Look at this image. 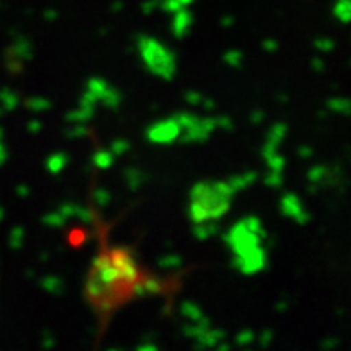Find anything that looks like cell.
<instances>
[{
  "label": "cell",
  "mask_w": 351,
  "mask_h": 351,
  "mask_svg": "<svg viewBox=\"0 0 351 351\" xmlns=\"http://www.w3.org/2000/svg\"><path fill=\"white\" fill-rule=\"evenodd\" d=\"M42 346L45 348V350H52V348L56 346V339H54V335H52L51 332H45V333H43Z\"/></svg>",
  "instance_id": "42"
},
{
  "label": "cell",
  "mask_w": 351,
  "mask_h": 351,
  "mask_svg": "<svg viewBox=\"0 0 351 351\" xmlns=\"http://www.w3.org/2000/svg\"><path fill=\"white\" fill-rule=\"evenodd\" d=\"M42 222L49 228H63L66 224V219L60 212H51L43 215Z\"/></svg>",
  "instance_id": "25"
},
{
  "label": "cell",
  "mask_w": 351,
  "mask_h": 351,
  "mask_svg": "<svg viewBox=\"0 0 351 351\" xmlns=\"http://www.w3.org/2000/svg\"><path fill=\"white\" fill-rule=\"evenodd\" d=\"M256 339V335H254L253 330H242V332L237 333V337H235V344L237 346H250V344H253V341Z\"/></svg>",
  "instance_id": "30"
},
{
  "label": "cell",
  "mask_w": 351,
  "mask_h": 351,
  "mask_svg": "<svg viewBox=\"0 0 351 351\" xmlns=\"http://www.w3.org/2000/svg\"><path fill=\"white\" fill-rule=\"evenodd\" d=\"M174 121L181 125V130L185 131L197 125L199 121H201V117H195L194 113H189V111H180V113L174 115Z\"/></svg>",
  "instance_id": "20"
},
{
  "label": "cell",
  "mask_w": 351,
  "mask_h": 351,
  "mask_svg": "<svg viewBox=\"0 0 351 351\" xmlns=\"http://www.w3.org/2000/svg\"><path fill=\"white\" fill-rule=\"evenodd\" d=\"M215 348H217L219 351H230L231 346H230V344H226V342H224V344H221V342H219V344Z\"/></svg>",
  "instance_id": "52"
},
{
  "label": "cell",
  "mask_w": 351,
  "mask_h": 351,
  "mask_svg": "<svg viewBox=\"0 0 351 351\" xmlns=\"http://www.w3.org/2000/svg\"><path fill=\"white\" fill-rule=\"evenodd\" d=\"M165 289V283L162 282V278L156 276H147L143 280H136V282L131 285L130 294L133 298H145V296H156L160 292H163Z\"/></svg>",
  "instance_id": "8"
},
{
  "label": "cell",
  "mask_w": 351,
  "mask_h": 351,
  "mask_svg": "<svg viewBox=\"0 0 351 351\" xmlns=\"http://www.w3.org/2000/svg\"><path fill=\"white\" fill-rule=\"evenodd\" d=\"M180 2H181V4H183V5H186V4H190L192 0H180Z\"/></svg>",
  "instance_id": "56"
},
{
  "label": "cell",
  "mask_w": 351,
  "mask_h": 351,
  "mask_svg": "<svg viewBox=\"0 0 351 351\" xmlns=\"http://www.w3.org/2000/svg\"><path fill=\"white\" fill-rule=\"evenodd\" d=\"M104 106L110 108V110H119V106H121V102H122V95L119 90H115L113 86H108L106 88V92L102 93V97L101 101Z\"/></svg>",
  "instance_id": "17"
},
{
  "label": "cell",
  "mask_w": 351,
  "mask_h": 351,
  "mask_svg": "<svg viewBox=\"0 0 351 351\" xmlns=\"http://www.w3.org/2000/svg\"><path fill=\"white\" fill-rule=\"evenodd\" d=\"M265 162H267V165L271 167V169H273V171H280L282 172V169H283V158L280 156V154H276L274 153L273 156H269V158H265Z\"/></svg>",
  "instance_id": "36"
},
{
  "label": "cell",
  "mask_w": 351,
  "mask_h": 351,
  "mask_svg": "<svg viewBox=\"0 0 351 351\" xmlns=\"http://www.w3.org/2000/svg\"><path fill=\"white\" fill-rule=\"evenodd\" d=\"M75 210H77V204L74 203H65V204H61V208H60V213L63 215V217L69 221V219H74L75 217Z\"/></svg>",
  "instance_id": "38"
},
{
  "label": "cell",
  "mask_w": 351,
  "mask_h": 351,
  "mask_svg": "<svg viewBox=\"0 0 351 351\" xmlns=\"http://www.w3.org/2000/svg\"><path fill=\"white\" fill-rule=\"evenodd\" d=\"M11 51H13L14 56H19L22 61H29L33 58V43L29 42L27 38H20Z\"/></svg>",
  "instance_id": "19"
},
{
  "label": "cell",
  "mask_w": 351,
  "mask_h": 351,
  "mask_svg": "<svg viewBox=\"0 0 351 351\" xmlns=\"http://www.w3.org/2000/svg\"><path fill=\"white\" fill-rule=\"evenodd\" d=\"M180 312L183 317L189 319L190 323H195V321H199V319L203 317V310H201V306L192 303V301H183L180 306Z\"/></svg>",
  "instance_id": "18"
},
{
  "label": "cell",
  "mask_w": 351,
  "mask_h": 351,
  "mask_svg": "<svg viewBox=\"0 0 351 351\" xmlns=\"http://www.w3.org/2000/svg\"><path fill=\"white\" fill-rule=\"evenodd\" d=\"M5 156H8V154H5L4 147H2V145H0V165H2V163L5 162Z\"/></svg>",
  "instance_id": "54"
},
{
  "label": "cell",
  "mask_w": 351,
  "mask_h": 351,
  "mask_svg": "<svg viewBox=\"0 0 351 351\" xmlns=\"http://www.w3.org/2000/svg\"><path fill=\"white\" fill-rule=\"evenodd\" d=\"M27 108L31 111H38V113H42V111H47V110H51L52 108V102L49 101L47 97H31L27 99Z\"/></svg>",
  "instance_id": "24"
},
{
  "label": "cell",
  "mask_w": 351,
  "mask_h": 351,
  "mask_svg": "<svg viewBox=\"0 0 351 351\" xmlns=\"http://www.w3.org/2000/svg\"><path fill=\"white\" fill-rule=\"evenodd\" d=\"M92 163L97 167V169L106 171V169H111L113 163H115V154L111 153V151H106V149H99L97 153H93Z\"/></svg>",
  "instance_id": "15"
},
{
  "label": "cell",
  "mask_w": 351,
  "mask_h": 351,
  "mask_svg": "<svg viewBox=\"0 0 351 351\" xmlns=\"http://www.w3.org/2000/svg\"><path fill=\"white\" fill-rule=\"evenodd\" d=\"M66 163H69V156H66L65 153H54L47 158L45 167L51 174H60V172L66 167Z\"/></svg>",
  "instance_id": "16"
},
{
  "label": "cell",
  "mask_w": 351,
  "mask_h": 351,
  "mask_svg": "<svg viewBox=\"0 0 351 351\" xmlns=\"http://www.w3.org/2000/svg\"><path fill=\"white\" fill-rule=\"evenodd\" d=\"M47 258H49V254H47V253H42V260H43V262H45Z\"/></svg>",
  "instance_id": "57"
},
{
  "label": "cell",
  "mask_w": 351,
  "mask_h": 351,
  "mask_svg": "<svg viewBox=\"0 0 351 351\" xmlns=\"http://www.w3.org/2000/svg\"><path fill=\"white\" fill-rule=\"evenodd\" d=\"M124 178L130 190H133V192H136L143 185V181H145V174L140 169H136V167H128L124 171Z\"/></svg>",
  "instance_id": "14"
},
{
  "label": "cell",
  "mask_w": 351,
  "mask_h": 351,
  "mask_svg": "<svg viewBox=\"0 0 351 351\" xmlns=\"http://www.w3.org/2000/svg\"><path fill=\"white\" fill-rule=\"evenodd\" d=\"M23 235H25V231L23 228L16 226L13 231H11V237H10V244L13 250H20L23 245Z\"/></svg>",
  "instance_id": "32"
},
{
  "label": "cell",
  "mask_w": 351,
  "mask_h": 351,
  "mask_svg": "<svg viewBox=\"0 0 351 351\" xmlns=\"http://www.w3.org/2000/svg\"><path fill=\"white\" fill-rule=\"evenodd\" d=\"M224 242L230 245L233 254H244L260 245L262 239L241 221L230 228V231L224 235Z\"/></svg>",
  "instance_id": "4"
},
{
  "label": "cell",
  "mask_w": 351,
  "mask_h": 351,
  "mask_svg": "<svg viewBox=\"0 0 351 351\" xmlns=\"http://www.w3.org/2000/svg\"><path fill=\"white\" fill-rule=\"evenodd\" d=\"M251 122H253V124H262L263 122V119H265V113H263L262 110H254L253 113H251Z\"/></svg>",
  "instance_id": "44"
},
{
  "label": "cell",
  "mask_w": 351,
  "mask_h": 351,
  "mask_svg": "<svg viewBox=\"0 0 351 351\" xmlns=\"http://www.w3.org/2000/svg\"><path fill=\"white\" fill-rule=\"evenodd\" d=\"M93 203L97 204L99 208H104V206H108L111 201V194L110 190L106 189H95L93 190Z\"/></svg>",
  "instance_id": "28"
},
{
  "label": "cell",
  "mask_w": 351,
  "mask_h": 351,
  "mask_svg": "<svg viewBox=\"0 0 351 351\" xmlns=\"http://www.w3.org/2000/svg\"><path fill=\"white\" fill-rule=\"evenodd\" d=\"M0 97L5 102V108H8V110H13V108H16V104H19V97H16V93L13 92H2Z\"/></svg>",
  "instance_id": "37"
},
{
  "label": "cell",
  "mask_w": 351,
  "mask_h": 351,
  "mask_svg": "<svg viewBox=\"0 0 351 351\" xmlns=\"http://www.w3.org/2000/svg\"><path fill=\"white\" fill-rule=\"evenodd\" d=\"M0 217H2V212H0Z\"/></svg>",
  "instance_id": "58"
},
{
  "label": "cell",
  "mask_w": 351,
  "mask_h": 351,
  "mask_svg": "<svg viewBox=\"0 0 351 351\" xmlns=\"http://www.w3.org/2000/svg\"><path fill=\"white\" fill-rule=\"evenodd\" d=\"M224 339H226V332H224V330L208 328L206 332L201 333L195 341H197L199 344H203L204 348H215L219 342H222Z\"/></svg>",
  "instance_id": "11"
},
{
  "label": "cell",
  "mask_w": 351,
  "mask_h": 351,
  "mask_svg": "<svg viewBox=\"0 0 351 351\" xmlns=\"http://www.w3.org/2000/svg\"><path fill=\"white\" fill-rule=\"evenodd\" d=\"M86 134L88 130L84 124H74V128H70L69 131H65L66 138H83Z\"/></svg>",
  "instance_id": "34"
},
{
  "label": "cell",
  "mask_w": 351,
  "mask_h": 351,
  "mask_svg": "<svg viewBox=\"0 0 351 351\" xmlns=\"http://www.w3.org/2000/svg\"><path fill=\"white\" fill-rule=\"evenodd\" d=\"M136 45H138L140 56L151 74L165 79V81L174 79L178 65H176V54L169 47H165L154 38L145 36V34H138Z\"/></svg>",
  "instance_id": "2"
},
{
  "label": "cell",
  "mask_w": 351,
  "mask_h": 351,
  "mask_svg": "<svg viewBox=\"0 0 351 351\" xmlns=\"http://www.w3.org/2000/svg\"><path fill=\"white\" fill-rule=\"evenodd\" d=\"M221 25H222V27H231V25H233V19H231V16L221 19Z\"/></svg>",
  "instance_id": "50"
},
{
  "label": "cell",
  "mask_w": 351,
  "mask_h": 351,
  "mask_svg": "<svg viewBox=\"0 0 351 351\" xmlns=\"http://www.w3.org/2000/svg\"><path fill=\"white\" fill-rule=\"evenodd\" d=\"M0 134H2V131H0Z\"/></svg>",
  "instance_id": "59"
},
{
  "label": "cell",
  "mask_w": 351,
  "mask_h": 351,
  "mask_svg": "<svg viewBox=\"0 0 351 351\" xmlns=\"http://www.w3.org/2000/svg\"><path fill=\"white\" fill-rule=\"evenodd\" d=\"M108 253H110V258L111 262H113V265H115L119 274H121L124 285L131 289V285L140 278L134 251L125 250V247H113V250L108 251Z\"/></svg>",
  "instance_id": "5"
},
{
  "label": "cell",
  "mask_w": 351,
  "mask_h": 351,
  "mask_svg": "<svg viewBox=\"0 0 351 351\" xmlns=\"http://www.w3.org/2000/svg\"><path fill=\"white\" fill-rule=\"evenodd\" d=\"M110 86V84L106 83V81H104V79H101V77H92L90 79V81H88V84H86V90L90 93H92L93 97L97 99V102L101 101V97H102V93L106 92V88Z\"/></svg>",
  "instance_id": "21"
},
{
  "label": "cell",
  "mask_w": 351,
  "mask_h": 351,
  "mask_svg": "<svg viewBox=\"0 0 351 351\" xmlns=\"http://www.w3.org/2000/svg\"><path fill=\"white\" fill-rule=\"evenodd\" d=\"M158 265L160 269H167V271H174V269H180L183 265V258H181L180 254H174V253H169L165 256L158 260Z\"/></svg>",
  "instance_id": "22"
},
{
  "label": "cell",
  "mask_w": 351,
  "mask_h": 351,
  "mask_svg": "<svg viewBox=\"0 0 351 351\" xmlns=\"http://www.w3.org/2000/svg\"><path fill=\"white\" fill-rule=\"evenodd\" d=\"M194 237L197 241H208L210 237L217 235L219 233V222L215 221H204L194 224V230H192Z\"/></svg>",
  "instance_id": "10"
},
{
  "label": "cell",
  "mask_w": 351,
  "mask_h": 351,
  "mask_svg": "<svg viewBox=\"0 0 351 351\" xmlns=\"http://www.w3.org/2000/svg\"><path fill=\"white\" fill-rule=\"evenodd\" d=\"M122 8V4H119V2H117L115 5H113V11H119Z\"/></svg>",
  "instance_id": "55"
},
{
  "label": "cell",
  "mask_w": 351,
  "mask_h": 351,
  "mask_svg": "<svg viewBox=\"0 0 351 351\" xmlns=\"http://www.w3.org/2000/svg\"><path fill=\"white\" fill-rule=\"evenodd\" d=\"M300 203H298V199L294 197V195L287 194L285 197H283L282 201V212L285 213V215H298V212H300Z\"/></svg>",
  "instance_id": "26"
},
{
  "label": "cell",
  "mask_w": 351,
  "mask_h": 351,
  "mask_svg": "<svg viewBox=\"0 0 351 351\" xmlns=\"http://www.w3.org/2000/svg\"><path fill=\"white\" fill-rule=\"evenodd\" d=\"M158 5V2L156 0H151V2H145V4H143V8H142V11L145 14H151L154 11V8H156Z\"/></svg>",
  "instance_id": "47"
},
{
  "label": "cell",
  "mask_w": 351,
  "mask_h": 351,
  "mask_svg": "<svg viewBox=\"0 0 351 351\" xmlns=\"http://www.w3.org/2000/svg\"><path fill=\"white\" fill-rule=\"evenodd\" d=\"M56 16H58V14H56V11H47L45 13V19L49 20V22H51V20H56Z\"/></svg>",
  "instance_id": "53"
},
{
  "label": "cell",
  "mask_w": 351,
  "mask_h": 351,
  "mask_svg": "<svg viewBox=\"0 0 351 351\" xmlns=\"http://www.w3.org/2000/svg\"><path fill=\"white\" fill-rule=\"evenodd\" d=\"M181 125L172 119H167V121H160L156 124H153L147 130L145 136H147L149 142L153 143H172L180 138L181 134Z\"/></svg>",
  "instance_id": "7"
},
{
  "label": "cell",
  "mask_w": 351,
  "mask_h": 351,
  "mask_svg": "<svg viewBox=\"0 0 351 351\" xmlns=\"http://www.w3.org/2000/svg\"><path fill=\"white\" fill-rule=\"evenodd\" d=\"M224 61H226V65L233 66V69H241L242 61H244V54L241 51H237V49H231L224 54Z\"/></svg>",
  "instance_id": "27"
},
{
  "label": "cell",
  "mask_w": 351,
  "mask_h": 351,
  "mask_svg": "<svg viewBox=\"0 0 351 351\" xmlns=\"http://www.w3.org/2000/svg\"><path fill=\"white\" fill-rule=\"evenodd\" d=\"M271 342H273V332H271V330L262 332V335H260V346L267 348Z\"/></svg>",
  "instance_id": "43"
},
{
  "label": "cell",
  "mask_w": 351,
  "mask_h": 351,
  "mask_svg": "<svg viewBox=\"0 0 351 351\" xmlns=\"http://www.w3.org/2000/svg\"><path fill=\"white\" fill-rule=\"evenodd\" d=\"M242 222H244L245 226L250 228L251 231H254V233H256V235H258L262 241H267V231L262 228V222H260L258 217H253V215H250V217L242 219Z\"/></svg>",
  "instance_id": "23"
},
{
  "label": "cell",
  "mask_w": 351,
  "mask_h": 351,
  "mask_svg": "<svg viewBox=\"0 0 351 351\" xmlns=\"http://www.w3.org/2000/svg\"><path fill=\"white\" fill-rule=\"evenodd\" d=\"M233 267L239 269L242 274H256L267 267V251L262 245H256L244 254H235Z\"/></svg>",
  "instance_id": "6"
},
{
  "label": "cell",
  "mask_w": 351,
  "mask_h": 351,
  "mask_svg": "<svg viewBox=\"0 0 351 351\" xmlns=\"http://www.w3.org/2000/svg\"><path fill=\"white\" fill-rule=\"evenodd\" d=\"M192 25H194V16H192L190 11L183 10V8L180 11H176L174 22H172V33L178 40L189 36Z\"/></svg>",
  "instance_id": "9"
},
{
  "label": "cell",
  "mask_w": 351,
  "mask_h": 351,
  "mask_svg": "<svg viewBox=\"0 0 351 351\" xmlns=\"http://www.w3.org/2000/svg\"><path fill=\"white\" fill-rule=\"evenodd\" d=\"M262 49L265 52H276L278 51V43L274 40H263Z\"/></svg>",
  "instance_id": "45"
},
{
  "label": "cell",
  "mask_w": 351,
  "mask_h": 351,
  "mask_svg": "<svg viewBox=\"0 0 351 351\" xmlns=\"http://www.w3.org/2000/svg\"><path fill=\"white\" fill-rule=\"evenodd\" d=\"M27 130L31 131V133H40V131H42V122H40V121H31L27 124Z\"/></svg>",
  "instance_id": "46"
},
{
  "label": "cell",
  "mask_w": 351,
  "mask_h": 351,
  "mask_svg": "<svg viewBox=\"0 0 351 351\" xmlns=\"http://www.w3.org/2000/svg\"><path fill=\"white\" fill-rule=\"evenodd\" d=\"M204 106V110L206 111H213L215 110V101H212V99H203V102H201Z\"/></svg>",
  "instance_id": "49"
},
{
  "label": "cell",
  "mask_w": 351,
  "mask_h": 351,
  "mask_svg": "<svg viewBox=\"0 0 351 351\" xmlns=\"http://www.w3.org/2000/svg\"><path fill=\"white\" fill-rule=\"evenodd\" d=\"M40 285H42L43 291L52 294V296H61L63 291H65V283H63V280L58 276L42 278V280H40Z\"/></svg>",
  "instance_id": "13"
},
{
  "label": "cell",
  "mask_w": 351,
  "mask_h": 351,
  "mask_svg": "<svg viewBox=\"0 0 351 351\" xmlns=\"http://www.w3.org/2000/svg\"><path fill=\"white\" fill-rule=\"evenodd\" d=\"M282 172L280 171H273L271 174L265 176V180H263V183L269 186H280L282 185Z\"/></svg>",
  "instance_id": "35"
},
{
  "label": "cell",
  "mask_w": 351,
  "mask_h": 351,
  "mask_svg": "<svg viewBox=\"0 0 351 351\" xmlns=\"http://www.w3.org/2000/svg\"><path fill=\"white\" fill-rule=\"evenodd\" d=\"M215 124H217V128H222L226 131L233 130V122H231L230 117H215Z\"/></svg>",
  "instance_id": "41"
},
{
  "label": "cell",
  "mask_w": 351,
  "mask_h": 351,
  "mask_svg": "<svg viewBox=\"0 0 351 351\" xmlns=\"http://www.w3.org/2000/svg\"><path fill=\"white\" fill-rule=\"evenodd\" d=\"M90 273H92L93 276H97L104 285L111 287V289H117V291L125 292V294H130V287L124 285L121 274H119L117 267L113 265V262H111L110 253H108V251L97 254V256L93 258L92 271H90Z\"/></svg>",
  "instance_id": "3"
},
{
  "label": "cell",
  "mask_w": 351,
  "mask_h": 351,
  "mask_svg": "<svg viewBox=\"0 0 351 351\" xmlns=\"http://www.w3.org/2000/svg\"><path fill=\"white\" fill-rule=\"evenodd\" d=\"M185 101L189 102L190 106H195V104H201L203 102V95L199 92H194V90H189L185 93Z\"/></svg>",
  "instance_id": "39"
},
{
  "label": "cell",
  "mask_w": 351,
  "mask_h": 351,
  "mask_svg": "<svg viewBox=\"0 0 351 351\" xmlns=\"http://www.w3.org/2000/svg\"><path fill=\"white\" fill-rule=\"evenodd\" d=\"M256 178H258V174L256 172H244V174L241 176H233L228 183H230V186L233 189V192H241V190H245L247 186H251L256 181Z\"/></svg>",
  "instance_id": "12"
},
{
  "label": "cell",
  "mask_w": 351,
  "mask_h": 351,
  "mask_svg": "<svg viewBox=\"0 0 351 351\" xmlns=\"http://www.w3.org/2000/svg\"><path fill=\"white\" fill-rule=\"evenodd\" d=\"M235 192L228 181H199L190 190V201L203 210L208 221L224 217L231 206Z\"/></svg>",
  "instance_id": "1"
},
{
  "label": "cell",
  "mask_w": 351,
  "mask_h": 351,
  "mask_svg": "<svg viewBox=\"0 0 351 351\" xmlns=\"http://www.w3.org/2000/svg\"><path fill=\"white\" fill-rule=\"evenodd\" d=\"M158 346L154 344V342H145V344H140V346H136V351H156Z\"/></svg>",
  "instance_id": "48"
},
{
  "label": "cell",
  "mask_w": 351,
  "mask_h": 351,
  "mask_svg": "<svg viewBox=\"0 0 351 351\" xmlns=\"http://www.w3.org/2000/svg\"><path fill=\"white\" fill-rule=\"evenodd\" d=\"M130 147H131V145H130V142H128V140L117 138V140H113V143H111L110 151L115 154V156H122V154H125L128 151H130Z\"/></svg>",
  "instance_id": "31"
},
{
  "label": "cell",
  "mask_w": 351,
  "mask_h": 351,
  "mask_svg": "<svg viewBox=\"0 0 351 351\" xmlns=\"http://www.w3.org/2000/svg\"><path fill=\"white\" fill-rule=\"evenodd\" d=\"M162 8L169 11V13H176V11H180L183 8V4H181L180 0H163Z\"/></svg>",
  "instance_id": "40"
},
{
  "label": "cell",
  "mask_w": 351,
  "mask_h": 351,
  "mask_svg": "<svg viewBox=\"0 0 351 351\" xmlns=\"http://www.w3.org/2000/svg\"><path fill=\"white\" fill-rule=\"evenodd\" d=\"M75 219H79V221L84 222V224H93V221H95V215H93V212L90 208H84V206H79L77 204V210H75Z\"/></svg>",
  "instance_id": "33"
},
{
  "label": "cell",
  "mask_w": 351,
  "mask_h": 351,
  "mask_svg": "<svg viewBox=\"0 0 351 351\" xmlns=\"http://www.w3.org/2000/svg\"><path fill=\"white\" fill-rule=\"evenodd\" d=\"M285 131H287L285 124L273 125V128H271V131H269V134H267V142L278 145V143L283 140V136H285Z\"/></svg>",
  "instance_id": "29"
},
{
  "label": "cell",
  "mask_w": 351,
  "mask_h": 351,
  "mask_svg": "<svg viewBox=\"0 0 351 351\" xmlns=\"http://www.w3.org/2000/svg\"><path fill=\"white\" fill-rule=\"evenodd\" d=\"M19 195H20V197H27V195H29L27 186H19Z\"/></svg>",
  "instance_id": "51"
}]
</instances>
